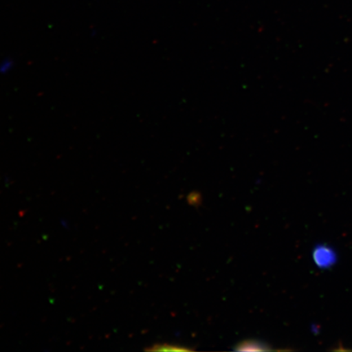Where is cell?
<instances>
[{"label": "cell", "instance_id": "3", "mask_svg": "<svg viewBox=\"0 0 352 352\" xmlns=\"http://www.w3.org/2000/svg\"><path fill=\"white\" fill-rule=\"evenodd\" d=\"M151 351H191L188 347L177 344H169V343H157L151 347L145 349Z\"/></svg>", "mask_w": 352, "mask_h": 352}, {"label": "cell", "instance_id": "1", "mask_svg": "<svg viewBox=\"0 0 352 352\" xmlns=\"http://www.w3.org/2000/svg\"><path fill=\"white\" fill-rule=\"evenodd\" d=\"M312 259L319 270H327L332 268L338 261V253L331 245L320 243L312 250Z\"/></svg>", "mask_w": 352, "mask_h": 352}, {"label": "cell", "instance_id": "2", "mask_svg": "<svg viewBox=\"0 0 352 352\" xmlns=\"http://www.w3.org/2000/svg\"><path fill=\"white\" fill-rule=\"evenodd\" d=\"M236 351H271L270 346L261 340L242 341L234 347Z\"/></svg>", "mask_w": 352, "mask_h": 352}]
</instances>
